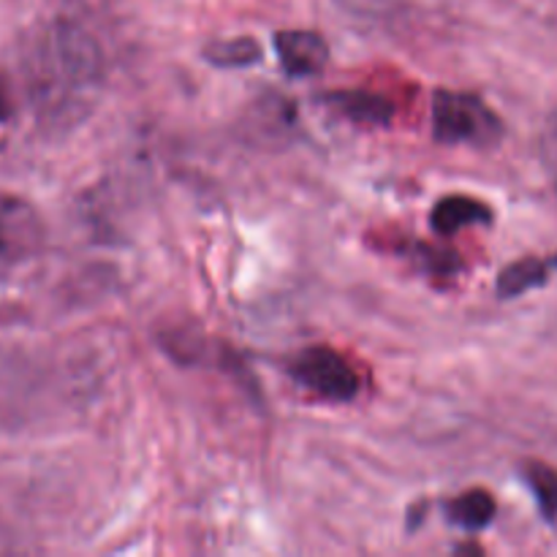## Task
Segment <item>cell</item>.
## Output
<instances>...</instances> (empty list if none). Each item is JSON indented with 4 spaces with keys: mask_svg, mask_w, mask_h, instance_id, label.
Here are the masks:
<instances>
[{
    "mask_svg": "<svg viewBox=\"0 0 557 557\" xmlns=\"http://www.w3.org/2000/svg\"><path fill=\"white\" fill-rule=\"evenodd\" d=\"M433 134L446 145L493 147L504 136V123L479 96L471 92H435Z\"/></svg>",
    "mask_w": 557,
    "mask_h": 557,
    "instance_id": "1",
    "label": "cell"
},
{
    "mask_svg": "<svg viewBox=\"0 0 557 557\" xmlns=\"http://www.w3.org/2000/svg\"><path fill=\"white\" fill-rule=\"evenodd\" d=\"M299 386L330 403H348L359 395V375L337 351L324 346L305 348L292 362Z\"/></svg>",
    "mask_w": 557,
    "mask_h": 557,
    "instance_id": "2",
    "label": "cell"
},
{
    "mask_svg": "<svg viewBox=\"0 0 557 557\" xmlns=\"http://www.w3.org/2000/svg\"><path fill=\"white\" fill-rule=\"evenodd\" d=\"M41 243L36 210L16 196L0 194V259H22Z\"/></svg>",
    "mask_w": 557,
    "mask_h": 557,
    "instance_id": "3",
    "label": "cell"
},
{
    "mask_svg": "<svg viewBox=\"0 0 557 557\" xmlns=\"http://www.w3.org/2000/svg\"><path fill=\"white\" fill-rule=\"evenodd\" d=\"M277 58L292 76H313L330 60V47L324 36L310 30H283L275 36Z\"/></svg>",
    "mask_w": 557,
    "mask_h": 557,
    "instance_id": "4",
    "label": "cell"
},
{
    "mask_svg": "<svg viewBox=\"0 0 557 557\" xmlns=\"http://www.w3.org/2000/svg\"><path fill=\"white\" fill-rule=\"evenodd\" d=\"M490 221H493V210L482 201L471 199V196H446L435 205L433 215H430V223L441 234H457L460 228Z\"/></svg>",
    "mask_w": 557,
    "mask_h": 557,
    "instance_id": "5",
    "label": "cell"
},
{
    "mask_svg": "<svg viewBox=\"0 0 557 557\" xmlns=\"http://www.w3.org/2000/svg\"><path fill=\"white\" fill-rule=\"evenodd\" d=\"M557 267V259H539V256H528V259L515 261L506 267L498 277V294L504 299L520 297V294L533 292V288L544 286Z\"/></svg>",
    "mask_w": 557,
    "mask_h": 557,
    "instance_id": "6",
    "label": "cell"
},
{
    "mask_svg": "<svg viewBox=\"0 0 557 557\" xmlns=\"http://www.w3.org/2000/svg\"><path fill=\"white\" fill-rule=\"evenodd\" d=\"M446 515L455 525H460L462 531H482L493 522L495 517V500L487 490H471V493L460 495V498L449 500L446 504Z\"/></svg>",
    "mask_w": 557,
    "mask_h": 557,
    "instance_id": "7",
    "label": "cell"
},
{
    "mask_svg": "<svg viewBox=\"0 0 557 557\" xmlns=\"http://www.w3.org/2000/svg\"><path fill=\"white\" fill-rule=\"evenodd\" d=\"M522 479L533 493L542 520L557 533V471L544 462H525Z\"/></svg>",
    "mask_w": 557,
    "mask_h": 557,
    "instance_id": "8",
    "label": "cell"
},
{
    "mask_svg": "<svg viewBox=\"0 0 557 557\" xmlns=\"http://www.w3.org/2000/svg\"><path fill=\"white\" fill-rule=\"evenodd\" d=\"M330 103L357 123L384 125L392 117L389 101L381 96H370V92H335Z\"/></svg>",
    "mask_w": 557,
    "mask_h": 557,
    "instance_id": "9",
    "label": "cell"
},
{
    "mask_svg": "<svg viewBox=\"0 0 557 557\" xmlns=\"http://www.w3.org/2000/svg\"><path fill=\"white\" fill-rule=\"evenodd\" d=\"M259 54V44L250 38H232V41H215L207 47V60L223 69H243V65L256 63Z\"/></svg>",
    "mask_w": 557,
    "mask_h": 557,
    "instance_id": "10",
    "label": "cell"
},
{
    "mask_svg": "<svg viewBox=\"0 0 557 557\" xmlns=\"http://www.w3.org/2000/svg\"><path fill=\"white\" fill-rule=\"evenodd\" d=\"M544 156H547V166L557 174V112L547 125V139H544Z\"/></svg>",
    "mask_w": 557,
    "mask_h": 557,
    "instance_id": "11",
    "label": "cell"
},
{
    "mask_svg": "<svg viewBox=\"0 0 557 557\" xmlns=\"http://www.w3.org/2000/svg\"><path fill=\"white\" fill-rule=\"evenodd\" d=\"M9 117H11V98H9V90H5V85L0 82V123Z\"/></svg>",
    "mask_w": 557,
    "mask_h": 557,
    "instance_id": "12",
    "label": "cell"
}]
</instances>
